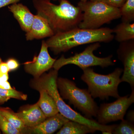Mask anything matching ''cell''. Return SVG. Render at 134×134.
Returning a JSON list of instances; mask_svg holds the SVG:
<instances>
[{
    "mask_svg": "<svg viewBox=\"0 0 134 134\" xmlns=\"http://www.w3.org/2000/svg\"><path fill=\"white\" fill-rule=\"evenodd\" d=\"M99 1L111 7L120 8L122 7L126 0H94Z\"/></svg>",
    "mask_w": 134,
    "mask_h": 134,
    "instance_id": "cell-23",
    "label": "cell"
},
{
    "mask_svg": "<svg viewBox=\"0 0 134 134\" xmlns=\"http://www.w3.org/2000/svg\"><path fill=\"white\" fill-rule=\"evenodd\" d=\"M57 85L63 99L69 100L86 118L97 117L99 107L88 90L80 89L74 82L62 77L57 79Z\"/></svg>",
    "mask_w": 134,
    "mask_h": 134,
    "instance_id": "cell-6",
    "label": "cell"
},
{
    "mask_svg": "<svg viewBox=\"0 0 134 134\" xmlns=\"http://www.w3.org/2000/svg\"><path fill=\"white\" fill-rule=\"evenodd\" d=\"M1 132H0V134H1Z\"/></svg>",
    "mask_w": 134,
    "mask_h": 134,
    "instance_id": "cell-34",
    "label": "cell"
},
{
    "mask_svg": "<svg viewBox=\"0 0 134 134\" xmlns=\"http://www.w3.org/2000/svg\"><path fill=\"white\" fill-rule=\"evenodd\" d=\"M9 71V69L7 63L5 62H2L0 64V72L3 74H8Z\"/></svg>",
    "mask_w": 134,
    "mask_h": 134,
    "instance_id": "cell-26",
    "label": "cell"
},
{
    "mask_svg": "<svg viewBox=\"0 0 134 134\" xmlns=\"http://www.w3.org/2000/svg\"><path fill=\"white\" fill-rule=\"evenodd\" d=\"M0 95L5 97L15 98L19 100H26L27 98L26 94L13 89L6 90L0 88Z\"/></svg>",
    "mask_w": 134,
    "mask_h": 134,
    "instance_id": "cell-22",
    "label": "cell"
},
{
    "mask_svg": "<svg viewBox=\"0 0 134 134\" xmlns=\"http://www.w3.org/2000/svg\"><path fill=\"white\" fill-rule=\"evenodd\" d=\"M48 48L45 41L43 40L38 55L34 57L31 61L24 63L25 71L32 75L35 78L39 77L43 73L53 68L56 60L50 56Z\"/></svg>",
    "mask_w": 134,
    "mask_h": 134,
    "instance_id": "cell-9",
    "label": "cell"
},
{
    "mask_svg": "<svg viewBox=\"0 0 134 134\" xmlns=\"http://www.w3.org/2000/svg\"><path fill=\"white\" fill-rule=\"evenodd\" d=\"M112 133L115 134H133L134 123L130 122L127 120H122L119 125H116Z\"/></svg>",
    "mask_w": 134,
    "mask_h": 134,
    "instance_id": "cell-20",
    "label": "cell"
},
{
    "mask_svg": "<svg viewBox=\"0 0 134 134\" xmlns=\"http://www.w3.org/2000/svg\"><path fill=\"white\" fill-rule=\"evenodd\" d=\"M83 74L81 79L88 86V91L92 97L101 100L108 99L109 97L119 98L118 86L121 82L120 76L123 70L117 68L108 75L99 74L90 68L82 69Z\"/></svg>",
    "mask_w": 134,
    "mask_h": 134,
    "instance_id": "cell-4",
    "label": "cell"
},
{
    "mask_svg": "<svg viewBox=\"0 0 134 134\" xmlns=\"http://www.w3.org/2000/svg\"><path fill=\"white\" fill-rule=\"evenodd\" d=\"M122 48L118 51L119 58L122 61L124 67L121 81L129 83L133 90L134 88V45Z\"/></svg>",
    "mask_w": 134,
    "mask_h": 134,
    "instance_id": "cell-11",
    "label": "cell"
},
{
    "mask_svg": "<svg viewBox=\"0 0 134 134\" xmlns=\"http://www.w3.org/2000/svg\"><path fill=\"white\" fill-rule=\"evenodd\" d=\"M16 114L22 120L26 127L36 126L47 118L37 103L23 107Z\"/></svg>",
    "mask_w": 134,
    "mask_h": 134,
    "instance_id": "cell-13",
    "label": "cell"
},
{
    "mask_svg": "<svg viewBox=\"0 0 134 134\" xmlns=\"http://www.w3.org/2000/svg\"><path fill=\"white\" fill-rule=\"evenodd\" d=\"M0 114L5 117L23 134L26 127L22 120L17 115L16 113L14 112L10 108L0 107Z\"/></svg>",
    "mask_w": 134,
    "mask_h": 134,
    "instance_id": "cell-18",
    "label": "cell"
},
{
    "mask_svg": "<svg viewBox=\"0 0 134 134\" xmlns=\"http://www.w3.org/2000/svg\"><path fill=\"white\" fill-rule=\"evenodd\" d=\"M70 120L60 113L47 118L39 125L32 127H25L23 133L51 134L60 129Z\"/></svg>",
    "mask_w": 134,
    "mask_h": 134,
    "instance_id": "cell-10",
    "label": "cell"
},
{
    "mask_svg": "<svg viewBox=\"0 0 134 134\" xmlns=\"http://www.w3.org/2000/svg\"><path fill=\"white\" fill-rule=\"evenodd\" d=\"M8 78V74H3L0 72V82L7 81Z\"/></svg>",
    "mask_w": 134,
    "mask_h": 134,
    "instance_id": "cell-29",
    "label": "cell"
},
{
    "mask_svg": "<svg viewBox=\"0 0 134 134\" xmlns=\"http://www.w3.org/2000/svg\"><path fill=\"white\" fill-rule=\"evenodd\" d=\"M38 91L40 93V97L37 103L46 117H52L59 113L53 98L44 90H40Z\"/></svg>",
    "mask_w": 134,
    "mask_h": 134,
    "instance_id": "cell-15",
    "label": "cell"
},
{
    "mask_svg": "<svg viewBox=\"0 0 134 134\" xmlns=\"http://www.w3.org/2000/svg\"><path fill=\"white\" fill-rule=\"evenodd\" d=\"M2 62V60L0 58V64H1V63Z\"/></svg>",
    "mask_w": 134,
    "mask_h": 134,
    "instance_id": "cell-32",
    "label": "cell"
},
{
    "mask_svg": "<svg viewBox=\"0 0 134 134\" xmlns=\"http://www.w3.org/2000/svg\"><path fill=\"white\" fill-rule=\"evenodd\" d=\"M122 22H129L134 20V0H126L119 8Z\"/></svg>",
    "mask_w": 134,
    "mask_h": 134,
    "instance_id": "cell-19",
    "label": "cell"
},
{
    "mask_svg": "<svg viewBox=\"0 0 134 134\" xmlns=\"http://www.w3.org/2000/svg\"><path fill=\"white\" fill-rule=\"evenodd\" d=\"M77 6L83 13L81 21L78 25L81 29H99L103 25L121 18L119 8L99 1H80Z\"/></svg>",
    "mask_w": 134,
    "mask_h": 134,
    "instance_id": "cell-5",
    "label": "cell"
},
{
    "mask_svg": "<svg viewBox=\"0 0 134 134\" xmlns=\"http://www.w3.org/2000/svg\"><path fill=\"white\" fill-rule=\"evenodd\" d=\"M96 130L87 125L69 120L62 127L58 134H85L94 133Z\"/></svg>",
    "mask_w": 134,
    "mask_h": 134,
    "instance_id": "cell-16",
    "label": "cell"
},
{
    "mask_svg": "<svg viewBox=\"0 0 134 134\" xmlns=\"http://www.w3.org/2000/svg\"><path fill=\"white\" fill-rule=\"evenodd\" d=\"M8 67L9 71L15 70L18 68L19 64L16 60L14 59H10L6 62Z\"/></svg>",
    "mask_w": 134,
    "mask_h": 134,
    "instance_id": "cell-24",
    "label": "cell"
},
{
    "mask_svg": "<svg viewBox=\"0 0 134 134\" xmlns=\"http://www.w3.org/2000/svg\"><path fill=\"white\" fill-rule=\"evenodd\" d=\"M53 1H58V0H53Z\"/></svg>",
    "mask_w": 134,
    "mask_h": 134,
    "instance_id": "cell-33",
    "label": "cell"
},
{
    "mask_svg": "<svg viewBox=\"0 0 134 134\" xmlns=\"http://www.w3.org/2000/svg\"><path fill=\"white\" fill-rule=\"evenodd\" d=\"M59 1V5L50 0L32 1L37 14L47 20L54 34L78 27L82 18V12L79 7L72 5L68 0Z\"/></svg>",
    "mask_w": 134,
    "mask_h": 134,
    "instance_id": "cell-1",
    "label": "cell"
},
{
    "mask_svg": "<svg viewBox=\"0 0 134 134\" xmlns=\"http://www.w3.org/2000/svg\"><path fill=\"white\" fill-rule=\"evenodd\" d=\"M8 8L18 22L23 30L28 32L31 29L34 17V15L30 11L29 8L22 3H18L10 5Z\"/></svg>",
    "mask_w": 134,
    "mask_h": 134,
    "instance_id": "cell-14",
    "label": "cell"
},
{
    "mask_svg": "<svg viewBox=\"0 0 134 134\" xmlns=\"http://www.w3.org/2000/svg\"><path fill=\"white\" fill-rule=\"evenodd\" d=\"M21 0H0V8L18 3Z\"/></svg>",
    "mask_w": 134,
    "mask_h": 134,
    "instance_id": "cell-25",
    "label": "cell"
},
{
    "mask_svg": "<svg viewBox=\"0 0 134 134\" xmlns=\"http://www.w3.org/2000/svg\"><path fill=\"white\" fill-rule=\"evenodd\" d=\"M112 29H96L76 27L67 31L58 32L46 41L48 48L55 54L65 52L71 48L85 44L111 41L114 37Z\"/></svg>",
    "mask_w": 134,
    "mask_h": 134,
    "instance_id": "cell-2",
    "label": "cell"
},
{
    "mask_svg": "<svg viewBox=\"0 0 134 134\" xmlns=\"http://www.w3.org/2000/svg\"><path fill=\"white\" fill-rule=\"evenodd\" d=\"M54 34L47 20L40 15H34L31 27L25 34L27 41L50 37Z\"/></svg>",
    "mask_w": 134,
    "mask_h": 134,
    "instance_id": "cell-12",
    "label": "cell"
},
{
    "mask_svg": "<svg viewBox=\"0 0 134 134\" xmlns=\"http://www.w3.org/2000/svg\"><path fill=\"white\" fill-rule=\"evenodd\" d=\"M127 120L130 122L134 123V112L133 110H132L128 113L127 115Z\"/></svg>",
    "mask_w": 134,
    "mask_h": 134,
    "instance_id": "cell-28",
    "label": "cell"
},
{
    "mask_svg": "<svg viewBox=\"0 0 134 134\" xmlns=\"http://www.w3.org/2000/svg\"><path fill=\"white\" fill-rule=\"evenodd\" d=\"M9 99L8 98L5 97L0 95V104H3L7 101Z\"/></svg>",
    "mask_w": 134,
    "mask_h": 134,
    "instance_id": "cell-30",
    "label": "cell"
},
{
    "mask_svg": "<svg viewBox=\"0 0 134 134\" xmlns=\"http://www.w3.org/2000/svg\"><path fill=\"white\" fill-rule=\"evenodd\" d=\"M58 76V70H51L48 74H44L42 76L34 78L31 82L32 87L37 91L40 90H45L55 100L59 113L68 119L87 125L96 131H100L103 134H112L116 125H101L95 120L81 115L63 101L57 87Z\"/></svg>",
    "mask_w": 134,
    "mask_h": 134,
    "instance_id": "cell-3",
    "label": "cell"
},
{
    "mask_svg": "<svg viewBox=\"0 0 134 134\" xmlns=\"http://www.w3.org/2000/svg\"><path fill=\"white\" fill-rule=\"evenodd\" d=\"M134 103V90H132L130 96L117 98V100L110 103H104L99 108L97 117V122L106 125L109 122L124 119L127 110Z\"/></svg>",
    "mask_w": 134,
    "mask_h": 134,
    "instance_id": "cell-8",
    "label": "cell"
},
{
    "mask_svg": "<svg viewBox=\"0 0 134 134\" xmlns=\"http://www.w3.org/2000/svg\"><path fill=\"white\" fill-rule=\"evenodd\" d=\"M88 1H90V0H80V1L85 2Z\"/></svg>",
    "mask_w": 134,
    "mask_h": 134,
    "instance_id": "cell-31",
    "label": "cell"
},
{
    "mask_svg": "<svg viewBox=\"0 0 134 134\" xmlns=\"http://www.w3.org/2000/svg\"><path fill=\"white\" fill-rule=\"evenodd\" d=\"M100 47L99 42L93 43L82 52L76 53L74 56L66 58L63 55L59 59L56 60L53 68L58 71L63 66L70 64L76 65L82 69L94 66H100L104 68L114 65L112 60V55L105 58H99L94 55L93 52Z\"/></svg>",
    "mask_w": 134,
    "mask_h": 134,
    "instance_id": "cell-7",
    "label": "cell"
},
{
    "mask_svg": "<svg viewBox=\"0 0 134 134\" xmlns=\"http://www.w3.org/2000/svg\"><path fill=\"white\" fill-rule=\"evenodd\" d=\"M0 88L10 90L12 89V88L10 86L9 83L7 81L0 82Z\"/></svg>",
    "mask_w": 134,
    "mask_h": 134,
    "instance_id": "cell-27",
    "label": "cell"
},
{
    "mask_svg": "<svg viewBox=\"0 0 134 134\" xmlns=\"http://www.w3.org/2000/svg\"><path fill=\"white\" fill-rule=\"evenodd\" d=\"M113 33H115L117 41L125 42L134 39V24L129 22H122L113 29Z\"/></svg>",
    "mask_w": 134,
    "mask_h": 134,
    "instance_id": "cell-17",
    "label": "cell"
},
{
    "mask_svg": "<svg viewBox=\"0 0 134 134\" xmlns=\"http://www.w3.org/2000/svg\"><path fill=\"white\" fill-rule=\"evenodd\" d=\"M0 130L4 134H21L19 130L15 127L7 120L1 114H0Z\"/></svg>",
    "mask_w": 134,
    "mask_h": 134,
    "instance_id": "cell-21",
    "label": "cell"
}]
</instances>
